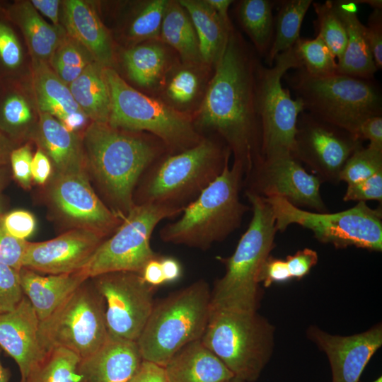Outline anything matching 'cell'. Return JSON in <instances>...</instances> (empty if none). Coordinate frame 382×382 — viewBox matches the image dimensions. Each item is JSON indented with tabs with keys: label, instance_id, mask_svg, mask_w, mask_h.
<instances>
[{
	"label": "cell",
	"instance_id": "cell-1",
	"mask_svg": "<svg viewBox=\"0 0 382 382\" xmlns=\"http://www.w3.org/2000/svg\"><path fill=\"white\" fill-rule=\"evenodd\" d=\"M258 54L234 27L206 96L192 117L202 134L222 139L246 175L262 159L257 86Z\"/></svg>",
	"mask_w": 382,
	"mask_h": 382
},
{
	"label": "cell",
	"instance_id": "cell-2",
	"mask_svg": "<svg viewBox=\"0 0 382 382\" xmlns=\"http://www.w3.org/2000/svg\"><path fill=\"white\" fill-rule=\"evenodd\" d=\"M86 164L111 210L122 220L134 206L135 187L144 171L169 153L156 137L92 122L83 135Z\"/></svg>",
	"mask_w": 382,
	"mask_h": 382
},
{
	"label": "cell",
	"instance_id": "cell-3",
	"mask_svg": "<svg viewBox=\"0 0 382 382\" xmlns=\"http://www.w3.org/2000/svg\"><path fill=\"white\" fill-rule=\"evenodd\" d=\"M231 151L214 134L195 146L166 154L141 175L134 192V204H156L184 209L223 171Z\"/></svg>",
	"mask_w": 382,
	"mask_h": 382
},
{
	"label": "cell",
	"instance_id": "cell-4",
	"mask_svg": "<svg viewBox=\"0 0 382 382\" xmlns=\"http://www.w3.org/2000/svg\"><path fill=\"white\" fill-rule=\"evenodd\" d=\"M245 195L252 206L253 216L233 253L228 257H219L226 271L211 290V310L253 311L259 305V276L274 246L277 231L265 198L248 191Z\"/></svg>",
	"mask_w": 382,
	"mask_h": 382
},
{
	"label": "cell",
	"instance_id": "cell-5",
	"mask_svg": "<svg viewBox=\"0 0 382 382\" xmlns=\"http://www.w3.org/2000/svg\"><path fill=\"white\" fill-rule=\"evenodd\" d=\"M243 175L239 163L233 162L230 168L228 162L222 173L184 208L178 220L161 228L160 238L202 250L224 240L240 226L248 209L239 197Z\"/></svg>",
	"mask_w": 382,
	"mask_h": 382
},
{
	"label": "cell",
	"instance_id": "cell-6",
	"mask_svg": "<svg viewBox=\"0 0 382 382\" xmlns=\"http://www.w3.org/2000/svg\"><path fill=\"white\" fill-rule=\"evenodd\" d=\"M294 70L283 76L288 89L303 102L305 111L320 119L359 137L365 120L382 115V94L374 79L339 73L315 77L302 68Z\"/></svg>",
	"mask_w": 382,
	"mask_h": 382
},
{
	"label": "cell",
	"instance_id": "cell-7",
	"mask_svg": "<svg viewBox=\"0 0 382 382\" xmlns=\"http://www.w3.org/2000/svg\"><path fill=\"white\" fill-rule=\"evenodd\" d=\"M211 290L200 279L155 302L137 341L143 360L164 367L181 348L202 338L211 311Z\"/></svg>",
	"mask_w": 382,
	"mask_h": 382
},
{
	"label": "cell",
	"instance_id": "cell-8",
	"mask_svg": "<svg viewBox=\"0 0 382 382\" xmlns=\"http://www.w3.org/2000/svg\"><path fill=\"white\" fill-rule=\"evenodd\" d=\"M104 75L110 96V125L149 133L162 141L172 154L195 146L204 137L191 117L135 89L115 69L104 68Z\"/></svg>",
	"mask_w": 382,
	"mask_h": 382
},
{
	"label": "cell",
	"instance_id": "cell-9",
	"mask_svg": "<svg viewBox=\"0 0 382 382\" xmlns=\"http://www.w3.org/2000/svg\"><path fill=\"white\" fill-rule=\"evenodd\" d=\"M201 340L234 377L254 382L272 356L274 328L257 311L211 310Z\"/></svg>",
	"mask_w": 382,
	"mask_h": 382
},
{
	"label": "cell",
	"instance_id": "cell-10",
	"mask_svg": "<svg viewBox=\"0 0 382 382\" xmlns=\"http://www.w3.org/2000/svg\"><path fill=\"white\" fill-rule=\"evenodd\" d=\"M273 213L277 231L293 224L313 231L320 242L335 248L348 246L374 251L382 250V212L364 202L336 213L311 212L299 208L280 197L265 198Z\"/></svg>",
	"mask_w": 382,
	"mask_h": 382
},
{
	"label": "cell",
	"instance_id": "cell-11",
	"mask_svg": "<svg viewBox=\"0 0 382 382\" xmlns=\"http://www.w3.org/2000/svg\"><path fill=\"white\" fill-rule=\"evenodd\" d=\"M301 67L293 47L279 54L272 66H260L257 101L262 159L292 156L297 120L304 107L300 99L292 98L282 81L289 69Z\"/></svg>",
	"mask_w": 382,
	"mask_h": 382
},
{
	"label": "cell",
	"instance_id": "cell-12",
	"mask_svg": "<svg viewBox=\"0 0 382 382\" xmlns=\"http://www.w3.org/2000/svg\"><path fill=\"white\" fill-rule=\"evenodd\" d=\"M39 331L47 352L64 348L82 359L97 350L109 335L104 299L92 280L87 279L40 321Z\"/></svg>",
	"mask_w": 382,
	"mask_h": 382
},
{
	"label": "cell",
	"instance_id": "cell-13",
	"mask_svg": "<svg viewBox=\"0 0 382 382\" xmlns=\"http://www.w3.org/2000/svg\"><path fill=\"white\" fill-rule=\"evenodd\" d=\"M182 212L162 204H134L113 235L100 243L81 271L88 279L112 272L141 273L145 265L158 256L150 243L154 228L163 219Z\"/></svg>",
	"mask_w": 382,
	"mask_h": 382
},
{
	"label": "cell",
	"instance_id": "cell-14",
	"mask_svg": "<svg viewBox=\"0 0 382 382\" xmlns=\"http://www.w3.org/2000/svg\"><path fill=\"white\" fill-rule=\"evenodd\" d=\"M91 279L104 299L108 335L137 342L155 304V287L134 272H108Z\"/></svg>",
	"mask_w": 382,
	"mask_h": 382
},
{
	"label": "cell",
	"instance_id": "cell-15",
	"mask_svg": "<svg viewBox=\"0 0 382 382\" xmlns=\"http://www.w3.org/2000/svg\"><path fill=\"white\" fill-rule=\"evenodd\" d=\"M362 140L349 132L303 111L296 124L294 158L304 163L321 182L338 183L350 156Z\"/></svg>",
	"mask_w": 382,
	"mask_h": 382
},
{
	"label": "cell",
	"instance_id": "cell-16",
	"mask_svg": "<svg viewBox=\"0 0 382 382\" xmlns=\"http://www.w3.org/2000/svg\"><path fill=\"white\" fill-rule=\"evenodd\" d=\"M245 179L246 191L264 198L283 197L296 207L328 212L320 193L321 180L292 156L261 159Z\"/></svg>",
	"mask_w": 382,
	"mask_h": 382
},
{
	"label": "cell",
	"instance_id": "cell-17",
	"mask_svg": "<svg viewBox=\"0 0 382 382\" xmlns=\"http://www.w3.org/2000/svg\"><path fill=\"white\" fill-rule=\"evenodd\" d=\"M50 196L57 209L77 227L105 236L114 233L122 222L96 194L86 173H57Z\"/></svg>",
	"mask_w": 382,
	"mask_h": 382
},
{
	"label": "cell",
	"instance_id": "cell-18",
	"mask_svg": "<svg viewBox=\"0 0 382 382\" xmlns=\"http://www.w3.org/2000/svg\"><path fill=\"white\" fill-rule=\"evenodd\" d=\"M100 233L76 227L42 242H28L23 267L47 274L82 270L103 241Z\"/></svg>",
	"mask_w": 382,
	"mask_h": 382
},
{
	"label": "cell",
	"instance_id": "cell-19",
	"mask_svg": "<svg viewBox=\"0 0 382 382\" xmlns=\"http://www.w3.org/2000/svg\"><path fill=\"white\" fill-rule=\"evenodd\" d=\"M308 333L327 355L332 382H359L366 364L382 345L379 325L350 336L333 335L313 327Z\"/></svg>",
	"mask_w": 382,
	"mask_h": 382
},
{
	"label": "cell",
	"instance_id": "cell-20",
	"mask_svg": "<svg viewBox=\"0 0 382 382\" xmlns=\"http://www.w3.org/2000/svg\"><path fill=\"white\" fill-rule=\"evenodd\" d=\"M39 328L40 320L25 296L13 310L0 313V347L17 364L20 382L25 381L47 353Z\"/></svg>",
	"mask_w": 382,
	"mask_h": 382
},
{
	"label": "cell",
	"instance_id": "cell-21",
	"mask_svg": "<svg viewBox=\"0 0 382 382\" xmlns=\"http://www.w3.org/2000/svg\"><path fill=\"white\" fill-rule=\"evenodd\" d=\"M143 361L137 342L108 335L97 350L81 359L79 382H129Z\"/></svg>",
	"mask_w": 382,
	"mask_h": 382
},
{
	"label": "cell",
	"instance_id": "cell-22",
	"mask_svg": "<svg viewBox=\"0 0 382 382\" xmlns=\"http://www.w3.org/2000/svg\"><path fill=\"white\" fill-rule=\"evenodd\" d=\"M215 67L179 59L167 72L155 98L175 111L192 117L200 108Z\"/></svg>",
	"mask_w": 382,
	"mask_h": 382
},
{
	"label": "cell",
	"instance_id": "cell-23",
	"mask_svg": "<svg viewBox=\"0 0 382 382\" xmlns=\"http://www.w3.org/2000/svg\"><path fill=\"white\" fill-rule=\"evenodd\" d=\"M125 72L139 91L154 97L167 72L180 58L160 39L125 49L120 56Z\"/></svg>",
	"mask_w": 382,
	"mask_h": 382
},
{
	"label": "cell",
	"instance_id": "cell-24",
	"mask_svg": "<svg viewBox=\"0 0 382 382\" xmlns=\"http://www.w3.org/2000/svg\"><path fill=\"white\" fill-rule=\"evenodd\" d=\"M63 22L67 35L81 45L96 62L103 68H114L112 38L90 4L81 0L64 1Z\"/></svg>",
	"mask_w": 382,
	"mask_h": 382
},
{
	"label": "cell",
	"instance_id": "cell-25",
	"mask_svg": "<svg viewBox=\"0 0 382 382\" xmlns=\"http://www.w3.org/2000/svg\"><path fill=\"white\" fill-rule=\"evenodd\" d=\"M24 296L30 302L40 321L46 319L88 278L81 272L41 275L23 267L19 271Z\"/></svg>",
	"mask_w": 382,
	"mask_h": 382
},
{
	"label": "cell",
	"instance_id": "cell-26",
	"mask_svg": "<svg viewBox=\"0 0 382 382\" xmlns=\"http://www.w3.org/2000/svg\"><path fill=\"white\" fill-rule=\"evenodd\" d=\"M347 33V45L337 62V73L364 79H374L378 71L366 35V27L357 15L353 0L332 1Z\"/></svg>",
	"mask_w": 382,
	"mask_h": 382
},
{
	"label": "cell",
	"instance_id": "cell-27",
	"mask_svg": "<svg viewBox=\"0 0 382 382\" xmlns=\"http://www.w3.org/2000/svg\"><path fill=\"white\" fill-rule=\"evenodd\" d=\"M163 368L168 382H226L234 377L201 339L181 348Z\"/></svg>",
	"mask_w": 382,
	"mask_h": 382
},
{
	"label": "cell",
	"instance_id": "cell-28",
	"mask_svg": "<svg viewBox=\"0 0 382 382\" xmlns=\"http://www.w3.org/2000/svg\"><path fill=\"white\" fill-rule=\"evenodd\" d=\"M38 139L57 173H86V161L80 139L55 117L40 112Z\"/></svg>",
	"mask_w": 382,
	"mask_h": 382
},
{
	"label": "cell",
	"instance_id": "cell-29",
	"mask_svg": "<svg viewBox=\"0 0 382 382\" xmlns=\"http://www.w3.org/2000/svg\"><path fill=\"white\" fill-rule=\"evenodd\" d=\"M11 20L22 30L32 58L48 62L54 52L66 37L61 25L46 22L30 1L15 3L8 11Z\"/></svg>",
	"mask_w": 382,
	"mask_h": 382
},
{
	"label": "cell",
	"instance_id": "cell-30",
	"mask_svg": "<svg viewBox=\"0 0 382 382\" xmlns=\"http://www.w3.org/2000/svg\"><path fill=\"white\" fill-rule=\"evenodd\" d=\"M188 13L198 38L202 61L216 67L234 28L227 26L206 0H178Z\"/></svg>",
	"mask_w": 382,
	"mask_h": 382
},
{
	"label": "cell",
	"instance_id": "cell-31",
	"mask_svg": "<svg viewBox=\"0 0 382 382\" xmlns=\"http://www.w3.org/2000/svg\"><path fill=\"white\" fill-rule=\"evenodd\" d=\"M32 64L33 87L40 112L47 113L62 122L71 114L82 112L69 86L54 73L48 62L33 59Z\"/></svg>",
	"mask_w": 382,
	"mask_h": 382
},
{
	"label": "cell",
	"instance_id": "cell-32",
	"mask_svg": "<svg viewBox=\"0 0 382 382\" xmlns=\"http://www.w3.org/2000/svg\"><path fill=\"white\" fill-rule=\"evenodd\" d=\"M69 88L74 100L88 118L95 122L108 123L110 96L103 66L92 62Z\"/></svg>",
	"mask_w": 382,
	"mask_h": 382
},
{
	"label": "cell",
	"instance_id": "cell-33",
	"mask_svg": "<svg viewBox=\"0 0 382 382\" xmlns=\"http://www.w3.org/2000/svg\"><path fill=\"white\" fill-rule=\"evenodd\" d=\"M160 40L185 62H203L198 38L190 17L178 0H168L160 30Z\"/></svg>",
	"mask_w": 382,
	"mask_h": 382
},
{
	"label": "cell",
	"instance_id": "cell-34",
	"mask_svg": "<svg viewBox=\"0 0 382 382\" xmlns=\"http://www.w3.org/2000/svg\"><path fill=\"white\" fill-rule=\"evenodd\" d=\"M234 2L238 23L250 38L257 54L265 57L273 39L274 18L272 10L277 1L240 0Z\"/></svg>",
	"mask_w": 382,
	"mask_h": 382
},
{
	"label": "cell",
	"instance_id": "cell-35",
	"mask_svg": "<svg viewBox=\"0 0 382 382\" xmlns=\"http://www.w3.org/2000/svg\"><path fill=\"white\" fill-rule=\"evenodd\" d=\"M312 3V0L277 1L279 6L274 18L273 39L265 56L267 66H272L279 54L292 48L299 40L302 22Z\"/></svg>",
	"mask_w": 382,
	"mask_h": 382
},
{
	"label": "cell",
	"instance_id": "cell-36",
	"mask_svg": "<svg viewBox=\"0 0 382 382\" xmlns=\"http://www.w3.org/2000/svg\"><path fill=\"white\" fill-rule=\"evenodd\" d=\"M167 3L168 0H144L137 3L125 31L129 47L160 39L161 25Z\"/></svg>",
	"mask_w": 382,
	"mask_h": 382
},
{
	"label": "cell",
	"instance_id": "cell-37",
	"mask_svg": "<svg viewBox=\"0 0 382 382\" xmlns=\"http://www.w3.org/2000/svg\"><path fill=\"white\" fill-rule=\"evenodd\" d=\"M81 358L64 348L47 352L24 382H79L78 365Z\"/></svg>",
	"mask_w": 382,
	"mask_h": 382
},
{
	"label": "cell",
	"instance_id": "cell-38",
	"mask_svg": "<svg viewBox=\"0 0 382 382\" xmlns=\"http://www.w3.org/2000/svg\"><path fill=\"white\" fill-rule=\"evenodd\" d=\"M93 61L90 53L67 35L48 62L54 73L69 86Z\"/></svg>",
	"mask_w": 382,
	"mask_h": 382
},
{
	"label": "cell",
	"instance_id": "cell-39",
	"mask_svg": "<svg viewBox=\"0 0 382 382\" xmlns=\"http://www.w3.org/2000/svg\"><path fill=\"white\" fill-rule=\"evenodd\" d=\"M303 69L309 75L324 77L337 73V61L318 36L299 38L293 47Z\"/></svg>",
	"mask_w": 382,
	"mask_h": 382
},
{
	"label": "cell",
	"instance_id": "cell-40",
	"mask_svg": "<svg viewBox=\"0 0 382 382\" xmlns=\"http://www.w3.org/2000/svg\"><path fill=\"white\" fill-rule=\"evenodd\" d=\"M312 4L316 14L314 21L316 35L322 39L338 62L347 45L345 26L335 10L332 1L313 2Z\"/></svg>",
	"mask_w": 382,
	"mask_h": 382
},
{
	"label": "cell",
	"instance_id": "cell-41",
	"mask_svg": "<svg viewBox=\"0 0 382 382\" xmlns=\"http://www.w3.org/2000/svg\"><path fill=\"white\" fill-rule=\"evenodd\" d=\"M382 171V150L368 146L357 149L347 159L339 180L347 185L366 180Z\"/></svg>",
	"mask_w": 382,
	"mask_h": 382
},
{
	"label": "cell",
	"instance_id": "cell-42",
	"mask_svg": "<svg viewBox=\"0 0 382 382\" xmlns=\"http://www.w3.org/2000/svg\"><path fill=\"white\" fill-rule=\"evenodd\" d=\"M31 118L30 106L23 96L11 93L3 100L0 106V131L13 132L26 125Z\"/></svg>",
	"mask_w": 382,
	"mask_h": 382
},
{
	"label": "cell",
	"instance_id": "cell-43",
	"mask_svg": "<svg viewBox=\"0 0 382 382\" xmlns=\"http://www.w3.org/2000/svg\"><path fill=\"white\" fill-rule=\"evenodd\" d=\"M23 296L19 271L0 262V313L13 310Z\"/></svg>",
	"mask_w": 382,
	"mask_h": 382
},
{
	"label": "cell",
	"instance_id": "cell-44",
	"mask_svg": "<svg viewBox=\"0 0 382 382\" xmlns=\"http://www.w3.org/2000/svg\"><path fill=\"white\" fill-rule=\"evenodd\" d=\"M3 214H0V262L20 271L28 241L16 238L6 230Z\"/></svg>",
	"mask_w": 382,
	"mask_h": 382
},
{
	"label": "cell",
	"instance_id": "cell-45",
	"mask_svg": "<svg viewBox=\"0 0 382 382\" xmlns=\"http://www.w3.org/2000/svg\"><path fill=\"white\" fill-rule=\"evenodd\" d=\"M343 200L345 202L357 201L358 202L377 200L381 202L382 171L366 180L347 185Z\"/></svg>",
	"mask_w": 382,
	"mask_h": 382
},
{
	"label": "cell",
	"instance_id": "cell-46",
	"mask_svg": "<svg viewBox=\"0 0 382 382\" xmlns=\"http://www.w3.org/2000/svg\"><path fill=\"white\" fill-rule=\"evenodd\" d=\"M23 59L20 42L12 28L0 21V61L9 69L18 68Z\"/></svg>",
	"mask_w": 382,
	"mask_h": 382
},
{
	"label": "cell",
	"instance_id": "cell-47",
	"mask_svg": "<svg viewBox=\"0 0 382 382\" xmlns=\"http://www.w3.org/2000/svg\"><path fill=\"white\" fill-rule=\"evenodd\" d=\"M33 155L29 145L13 149L9 156L14 179L24 189L30 187Z\"/></svg>",
	"mask_w": 382,
	"mask_h": 382
},
{
	"label": "cell",
	"instance_id": "cell-48",
	"mask_svg": "<svg viewBox=\"0 0 382 382\" xmlns=\"http://www.w3.org/2000/svg\"><path fill=\"white\" fill-rule=\"evenodd\" d=\"M3 223L11 236L21 240H26L33 233L36 225L34 216L25 210L4 214Z\"/></svg>",
	"mask_w": 382,
	"mask_h": 382
},
{
	"label": "cell",
	"instance_id": "cell-49",
	"mask_svg": "<svg viewBox=\"0 0 382 382\" xmlns=\"http://www.w3.org/2000/svg\"><path fill=\"white\" fill-rule=\"evenodd\" d=\"M366 27V40L377 69L382 68V8H374Z\"/></svg>",
	"mask_w": 382,
	"mask_h": 382
},
{
	"label": "cell",
	"instance_id": "cell-50",
	"mask_svg": "<svg viewBox=\"0 0 382 382\" xmlns=\"http://www.w3.org/2000/svg\"><path fill=\"white\" fill-rule=\"evenodd\" d=\"M318 260V253L310 248L299 250L285 260L291 278L298 279L307 275Z\"/></svg>",
	"mask_w": 382,
	"mask_h": 382
},
{
	"label": "cell",
	"instance_id": "cell-51",
	"mask_svg": "<svg viewBox=\"0 0 382 382\" xmlns=\"http://www.w3.org/2000/svg\"><path fill=\"white\" fill-rule=\"evenodd\" d=\"M291 279L285 260L269 256L261 269L259 282L265 287L273 283H284Z\"/></svg>",
	"mask_w": 382,
	"mask_h": 382
},
{
	"label": "cell",
	"instance_id": "cell-52",
	"mask_svg": "<svg viewBox=\"0 0 382 382\" xmlns=\"http://www.w3.org/2000/svg\"><path fill=\"white\" fill-rule=\"evenodd\" d=\"M358 136L362 141L369 140V146L382 150V115L365 120L359 126Z\"/></svg>",
	"mask_w": 382,
	"mask_h": 382
},
{
	"label": "cell",
	"instance_id": "cell-53",
	"mask_svg": "<svg viewBox=\"0 0 382 382\" xmlns=\"http://www.w3.org/2000/svg\"><path fill=\"white\" fill-rule=\"evenodd\" d=\"M52 172L50 159L41 149H38L33 156L31 163L32 179L39 185L46 183Z\"/></svg>",
	"mask_w": 382,
	"mask_h": 382
},
{
	"label": "cell",
	"instance_id": "cell-54",
	"mask_svg": "<svg viewBox=\"0 0 382 382\" xmlns=\"http://www.w3.org/2000/svg\"><path fill=\"white\" fill-rule=\"evenodd\" d=\"M129 382H168V380L163 367L144 360L137 373Z\"/></svg>",
	"mask_w": 382,
	"mask_h": 382
},
{
	"label": "cell",
	"instance_id": "cell-55",
	"mask_svg": "<svg viewBox=\"0 0 382 382\" xmlns=\"http://www.w3.org/2000/svg\"><path fill=\"white\" fill-rule=\"evenodd\" d=\"M144 281L153 287L165 282L160 257L158 256L150 260L141 272Z\"/></svg>",
	"mask_w": 382,
	"mask_h": 382
},
{
	"label": "cell",
	"instance_id": "cell-56",
	"mask_svg": "<svg viewBox=\"0 0 382 382\" xmlns=\"http://www.w3.org/2000/svg\"><path fill=\"white\" fill-rule=\"evenodd\" d=\"M30 3L37 11L50 18L54 25H60L59 23V6L60 1L32 0Z\"/></svg>",
	"mask_w": 382,
	"mask_h": 382
},
{
	"label": "cell",
	"instance_id": "cell-57",
	"mask_svg": "<svg viewBox=\"0 0 382 382\" xmlns=\"http://www.w3.org/2000/svg\"><path fill=\"white\" fill-rule=\"evenodd\" d=\"M165 282H173L178 279L182 274L179 262L171 257L160 258Z\"/></svg>",
	"mask_w": 382,
	"mask_h": 382
},
{
	"label": "cell",
	"instance_id": "cell-58",
	"mask_svg": "<svg viewBox=\"0 0 382 382\" xmlns=\"http://www.w3.org/2000/svg\"><path fill=\"white\" fill-rule=\"evenodd\" d=\"M208 4L215 11L221 21L228 27L233 25L228 14L230 6L234 3L232 0H206Z\"/></svg>",
	"mask_w": 382,
	"mask_h": 382
},
{
	"label": "cell",
	"instance_id": "cell-59",
	"mask_svg": "<svg viewBox=\"0 0 382 382\" xmlns=\"http://www.w3.org/2000/svg\"><path fill=\"white\" fill-rule=\"evenodd\" d=\"M87 119V116L83 112H79L69 115L60 122L67 130L75 133L85 125Z\"/></svg>",
	"mask_w": 382,
	"mask_h": 382
},
{
	"label": "cell",
	"instance_id": "cell-60",
	"mask_svg": "<svg viewBox=\"0 0 382 382\" xmlns=\"http://www.w3.org/2000/svg\"><path fill=\"white\" fill-rule=\"evenodd\" d=\"M13 149L11 141L0 131V166L6 165L9 161Z\"/></svg>",
	"mask_w": 382,
	"mask_h": 382
},
{
	"label": "cell",
	"instance_id": "cell-61",
	"mask_svg": "<svg viewBox=\"0 0 382 382\" xmlns=\"http://www.w3.org/2000/svg\"><path fill=\"white\" fill-rule=\"evenodd\" d=\"M1 348L0 347V356ZM11 378V371L8 369L4 367L0 359V382H9Z\"/></svg>",
	"mask_w": 382,
	"mask_h": 382
},
{
	"label": "cell",
	"instance_id": "cell-62",
	"mask_svg": "<svg viewBox=\"0 0 382 382\" xmlns=\"http://www.w3.org/2000/svg\"><path fill=\"white\" fill-rule=\"evenodd\" d=\"M4 185V177L2 173L0 171V214H3L4 212V205L1 198V190Z\"/></svg>",
	"mask_w": 382,
	"mask_h": 382
},
{
	"label": "cell",
	"instance_id": "cell-63",
	"mask_svg": "<svg viewBox=\"0 0 382 382\" xmlns=\"http://www.w3.org/2000/svg\"><path fill=\"white\" fill-rule=\"evenodd\" d=\"M226 382H245L241 379H239L236 377H233L232 378H231L230 380H228V381Z\"/></svg>",
	"mask_w": 382,
	"mask_h": 382
},
{
	"label": "cell",
	"instance_id": "cell-64",
	"mask_svg": "<svg viewBox=\"0 0 382 382\" xmlns=\"http://www.w3.org/2000/svg\"><path fill=\"white\" fill-rule=\"evenodd\" d=\"M371 382H382V377L380 376L376 379H375L374 381H372Z\"/></svg>",
	"mask_w": 382,
	"mask_h": 382
}]
</instances>
